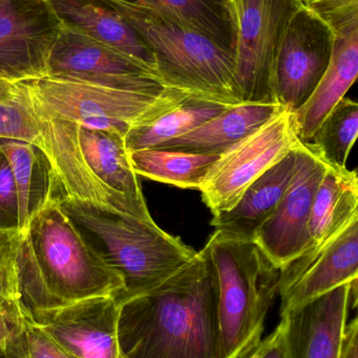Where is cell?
I'll return each mask as SVG.
<instances>
[{"mask_svg":"<svg viewBox=\"0 0 358 358\" xmlns=\"http://www.w3.org/2000/svg\"><path fill=\"white\" fill-rule=\"evenodd\" d=\"M298 1H300L301 3L304 4V6H306V4H308L309 2L311 1V0H298Z\"/></svg>","mask_w":358,"mask_h":358,"instance_id":"e575fe53","label":"cell"},{"mask_svg":"<svg viewBox=\"0 0 358 358\" xmlns=\"http://www.w3.org/2000/svg\"><path fill=\"white\" fill-rule=\"evenodd\" d=\"M19 231L0 229V308L21 302L17 266Z\"/></svg>","mask_w":358,"mask_h":358,"instance_id":"83f0119b","label":"cell"},{"mask_svg":"<svg viewBox=\"0 0 358 358\" xmlns=\"http://www.w3.org/2000/svg\"><path fill=\"white\" fill-rule=\"evenodd\" d=\"M0 229L18 231L19 206L12 170L0 153Z\"/></svg>","mask_w":358,"mask_h":358,"instance_id":"f1b7e54d","label":"cell"},{"mask_svg":"<svg viewBox=\"0 0 358 358\" xmlns=\"http://www.w3.org/2000/svg\"><path fill=\"white\" fill-rule=\"evenodd\" d=\"M22 308V324L6 346L8 358H78L50 338Z\"/></svg>","mask_w":358,"mask_h":358,"instance_id":"4316f807","label":"cell"},{"mask_svg":"<svg viewBox=\"0 0 358 358\" xmlns=\"http://www.w3.org/2000/svg\"><path fill=\"white\" fill-rule=\"evenodd\" d=\"M357 303L354 280L282 315L288 358H340L349 307Z\"/></svg>","mask_w":358,"mask_h":358,"instance_id":"5bb4252c","label":"cell"},{"mask_svg":"<svg viewBox=\"0 0 358 358\" xmlns=\"http://www.w3.org/2000/svg\"><path fill=\"white\" fill-rule=\"evenodd\" d=\"M142 38L164 85L223 104H241L235 83L233 50L203 34L104 0Z\"/></svg>","mask_w":358,"mask_h":358,"instance_id":"5b68a950","label":"cell"},{"mask_svg":"<svg viewBox=\"0 0 358 358\" xmlns=\"http://www.w3.org/2000/svg\"><path fill=\"white\" fill-rule=\"evenodd\" d=\"M280 104L241 103L233 105L193 131L156 148L195 155H221L284 110Z\"/></svg>","mask_w":358,"mask_h":358,"instance_id":"44dd1931","label":"cell"},{"mask_svg":"<svg viewBox=\"0 0 358 358\" xmlns=\"http://www.w3.org/2000/svg\"><path fill=\"white\" fill-rule=\"evenodd\" d=\"M298 0H245L233 20L235 83L241 103L279 104L273 66L284 29Z\"/></svg>","mask_w":358,"mask_h":358,"instance_id":"52a82bcc","label":"cell"},{"mask_svg":"<svg viewBox=\"0 0 358 358\" xmlns=\"http://www.w3.org/2000/svg\"><path fill=\"white\" fill-rule=\"evenodd\" d=\"M61 29L48 0H0V82L46 77Z\"/></svg>","mask_w":358,"mask_h":358,"instance_id":"8fae6325","label":"cell"},{"mask_svg":"<svg viewBox=\"0 0 358 358\" xmlns=\"http://www.w3.org/2000/svg\"><path fill=\"white\" fill-rule=\"evenodd\" d=\"M59 203L123 279V292L115 298L119 305L161 285L197 255L153 220L74 198H59Z\"/></svg>","mask_w":358,"mask_h":358,"instance_id":"3957f363","label":"cell"},{"mask_svg":"<svg viewBox=\"0 0 358 358\" xmlns=\"http://www.w3.org/2000/svg\"><path fill=\"white\" fill-rule=\"evenodd\" d=\"M223 2L226 4L229 15H230L231 21H233L235 15L241 10L245 0H223Z\"/></svg>","mask_w":358,"mask_h":358,"instance_id":"836d02e7","label":"cell"},{"mask_svg":"<svg viewBox=\"0 0 358 358\" xmlns=\"http://www.w3.org/2000/svg\"><path fill=\"white\" fill-rule=\"evenodd\" d=\"M22 319L21 302L11 303L0 308V358H8L6 346L8 340L20 328Z\"/></svg>","mask_w":358,"mask_h":358,"instance_id":"4dcf8cb0","label":"cell"},{"mask_svg":"<svg viewBox=\"0 0 358 358\" xmlns=\"http://www.w3.org/2000/svg\"><path fill=\"white\" fill-rule=\"evenodd\" d=\"M17 266L21 304L29 313L97 296H119L121 275L53 199L19 231Z\"/></svg>","mask_w":358,"mask_h":358,"instance_id":"7a4b0ae2","label":"cell"},{"mask_svg":"<svg viewBox=\"0 0 358 358\" xmlns=\"http://www.w3.org/2000/svg\"><path fill=\"white\" fill-rule=\"evenodd\" d=\"M23 83L50 115L76 127L109 130L124 136L137 124L193 96L170 87L161 92H130L50 77Z\"/></svg>","mask_w":358,"mask_h":358,"instance_id":"8992f818","label":"cell"},{"mask_svg":"<svg viewBox=\"0 0 358 358\" xmlns=\"http://www.w3.org/2000/svg\"><path fill=\"white\" fill-rule=\"evenodd\" d=\"M218 301L205 245L161 285L120 304L122 358H223Z\"/></svg>","mask_w":358,"mask_h":358,"instance_id":"6da1fadb","label":"cell"},{"mask_svg":"<svg viewBox=\"0 0 358 358\" xmlns=\"http://www.w3.org/2000/svg\"><path fill=\"white\" fill-rule=\"evenodd\" d=\"M46 77L130 92L167 88L144 63L64 27L50 52Z\"/></svg>","mask_w":358,"mask_h":358,"instance_id":"9c48e42d","label":"cell"},{"mask_svg":"<svg viewBox=\"0 0 358 358\" xmlns=\"http://www.w3.org/2000/svg\"><path fill=\"white\" fill-rule=\"evenodd\" d=\"M0 153H1V151H0Z\"/></svg>","mask_w":358,"mask_h":358,"instance_id":"d590c367","label":"cell"},{"mask_svg":"<svg viewBox=\"0 0 358 358\" xmlns=\"http://www.w3.org/2000/svg\"><path fill=\"white\" fill-rule=\"evenodd\" d=\"M332 33L329 65L310 98L292 113L294 130L303 144L310 142L328 113L345 98L358 73V18L329 27Z\"/></svg>","mask_w":358,"mask_h":358,"instance_id":"2e32d148","label":"cell"},{"mask_svg":"<svg viewBox=\"0 0 358 358\" xmlns=\"http://www.w3.org/2000/svg\"><path fill=\"white\" fill-rule=\"evenodd\" d=\"M120 305L97 296L53 310L29 313L32 320L78 358H122L118 338Z\"/></svg>","mask_w":358,"mask_h":358,"instance_id":"4fadbf2b","label":"cell"},{"mask_svg":"<svg viewBox=\"0 0 358 358\" xmlns=\"http://www.w3.org/2000/svg\"><path fill=\"white\" fill-rule=\"evenodd\" d=\"M340 358H358V320L353 319L346 325L343 338Z\"/></svg>","mask_w":358,"mask_h":358,"instance_id":"1f68e13d","label":"cell"},{"mask_svg":"<svg viewBox=\"0 0 358 358\" xmlns=\"http://www.w3.org/2000/svg\"><path fill=\"white\" fill-rule=\"evenodd\" d=\"M298 143L292 113L284 109L220 155L200 189L204 203L214 216L231 210L249 185Z\"/></svg>","mask_w":358,"mask_h":358,"instance_id":"ba28073f","label":"cell"},{"mask_svg":"<svg viewBox=\"0 0 358 358\" xmlns=\"http://www.w3.org/2000/svg\"><path fill=\"white\" fill-rule=\"evenodd\" d=\"M357 134L358 104L345 96L328 113L310 142L304 145L328 167L347 169Z\"/></svg>","mask_w":358,"mask_h":358,"instance_id":"484cf974","label":"cell"},{"mask_svg":"<svg viewBox=\"0 0 358 358\" xmlns=\"http://www.w3.org/2000/svg\"><path fill=\"white\" fill-rule=\"evenodd\" d=\"M77 138L88 171L113 196L122 212L153 220L132 169L124 136L109 130L77 127Z\"/></svg>","mask_w":358,"mask_h":358,"instance_id":"9a60e30c","label":"cell"},{"mask_svg":"<svg viewBox=\"0 0 358 358\" xmlns=\"http://www.w3.org/2000/svg\"><path fill=\"white\" fill-rule=\"evenodd\" d=\"M355 218H358L357 172L332 169L327 166L313 198L308 248L294 262L282 269L284 277L287 279L298 277L306 265Z\"/></svg>","mask_w":358,"mask_h":358,"instance_id":"e0dca14e","label":"cell"},{"mask_svg":"<svg viewBox=\"0 0 358 358\" xmlns=\"http://www.w3.org/2000/svg\"><path fill=\"white\" fill-rule=\"evenodd\" d=\"M0 151L12 170L19 206V229L53 199L61 197L52 166L43 152L34 145L0 138Z\"/></svg>","mask_w":358,"mask_h":358,"instance_id":"7402d4cb","label":"cell"},{"mask_svg":"<svg viewBox=\"0 0 358 358\" xmlns=\"http://www.w3.org/2000/svg\"><path fill=\"white\" fill-rule=\"evenodd\" d=\"M358 280V218L305 267L281 296V315Z\"/></svg>","mask_w":358,"mask_h":358,"instance_id":"ac0fdd59","label":"cell"},{"mask_svg":"<svg viewBox=\"0 0 358 358\" xmlns=\"http://www.w3.org/2000/svg\"><path fill=\"white\" fill-rule=\"evenodd\" d=\"M206 245L218 278L223 358H239L262 340L267 313L279 294L280 269L254 241L214 231Z\"/></svg>","mask_w":358,"mask_h":358,"instance_id":"277c9868","label":"cell"},{"mask_svg":"<svg viewBox=\"0 0 358 358\" xmlns=\"http://www.w3.org/2000/svg\"><path fill=\"white\" fill-rule=\"evenodd\" d=\"M239 358H288L284 338V323L280 322L275 331Z\"/></svg>","mask_w":358,"mask_h":358,"instance_id":"f546056e","label":"cell"},{"mask_svg":"<svg viewBox=\"0 0 358 358\" xmlns=\"http://www.w3.org/2000/svg\"><path fill=\"white\" fill-rule=\"evenodd\" d=\"M332 33L301 3L284 29L273 66V90L280 105L294 113L315 92L331 58Z\"/></svg>","mask_w":358,"mask_h":358,"instance_id":"30bf717a","label":"cell"},{"mask_svg":"<svg viewBox=\"0 0 358 358\" xmlns=\"http://www.w3.org/2000/svg\"><path fill=\"white\" fill-rule=\"evenodd\" d=\"M302 148L300 142L252 182L231 210L214 216L210 225L214 231L235 239L254 241L256 231L270 216L296 176Z\"/></svg>","mask_w":358,"mask_h":358,"instance_id":"d6986e66","label":"cell"},{"mask_svg":"<svg viewBox=\"0 0 358 358\" xmlns=\"http://www.w3.org/2000/svg\"><path fill=\"white\" fill-rule=\"evenodd\" d=\"M48 2L62 27L120 50L157 73L155 58L149 46L136 29L104 0Z\"/></svg>","mask_w":358,"mask_h":358,"instance_id":"ffe728a7","label":"cell"},{"mask_svg":"<svg viewBox=\"0 0 358 358\" xmlns=\"http://www.w3.org/2000/svg\"><path fill=\"white\" fill-rule=\"evenodd\" d=\"M16 94V83L0 82V103L11 100Z\"/></svg>","mask_w":358,"mask_h":358,"instance_id":"d6a6232c","label":"cell"},{"mask_svg":"<svg viewBox=\"0 0 358 358\" xmlns=\"http://www.w3.org/2000/svg\"><path fill=\"white\" fill-rule=\"evenodd\" d=\"M230 105L191 96L153 119L137 124L124 136L128 152L156 148L203 125Z\"/></svg>","mask_w":358,"mask_h":358,"instance_id":"cb8c5ba5","label":"cell"},{"mask_svg":"<svg viewBox=\"0 0 358 358\" xmlns=\"http://www.w3.org/2000/svg\"><path fill=\"white\" fill-rule=\"evenodd\" d=\"M296 176L270 216L259 227L254 242L277 269L285 268L309 245L313 198L327 166L303 144Z\"/></svg>","mask_w":358,"mask_h":358,"instance_id":"7c38bea8","label":"cell"},{"mask_svg":"<svg viewBox=\"0 0 358 358\" xmlns=\"http://www.w3.org/2000/svg\"><path fill=\"white\" fill-rule=\"evenodd\" d=\"M149 16L177 23L233 50L235 29L223 0H113Z\"/></svg>","mask_w":358,"mask_h":358,"instance_id":"603a6c76","label":"cell"},{"mask_svg":"<svg viewBox=\"0 0 358 358\" xmlns=\"http://www.w3.org/2000/svg\"><path fill=\"white\" fill-rule=\"evenodd\" d=\"M219 157L220 155H195L162 148L130 152V163L137 176L193 189H201Z\"/></svg>","mask_w":358,"mask_h":358,"instance_id":"d4e9b609","label":"cell"}]
</instances>
